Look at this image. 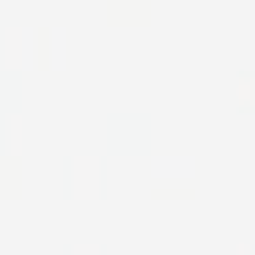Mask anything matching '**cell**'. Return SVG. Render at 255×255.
I'll list each match as a JSON object with an SVG mask.
<instances>
[{
  "label": "cell",
  "mask_w": 255,
  "mask_h": 255,
  "mask_svg": "<svg viewBox=\"0 0 255 255\" xmlns=\"http://www.w3.org/2000/svg\"><path fill=\"white\" fill-rule=\"evenodd\" d=\"M236 96H239V105L242 110H255V77L253 74H242L239 77V85H236Z\"/></svg>",
  "instance_id": "6da1fadb"
},
{
  "label": "cell",
  "mask_w": 255,
  "mask_h": 255,
  "mask_svg": "<svg viewBox=\"0 0 255 255\" xmlns=\"http://www.w3.org/2000/svg\"><path fill=\"white\" fill-rule=\"evenodd\" d=\"M154 198H187V200H192L195 198V192H154Z\"/></svg>",
  "instance_id": "7a4b0ae2"
},
{
  "label": "cell",
  "mask_w": 255,
  "mask_h": 255,
  "mask_svg": "<svg viewBox=\"0 0 255 255\" xmlns=\"http://www.w3.org/2000/svg\"><path fill=\"white\" fill-rule=\"evenodd\" d=\"M236 255H253V247H250V244H244V242H239L236 244Z\"/></svg>",
  "instance_id": "3957f363"
}]
</instances>
